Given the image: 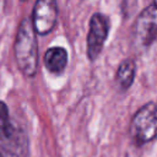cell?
<instances>
[{"label":"cell","instance_id":"5","mask_svg":"<svg viewBox=\"0 0 157 157\" xmlns=\"http://www.w3.org/2000/svg\"><path fill=\"white\" fill-rule=\"evenodd\" d=\"M58 18L56 0H37L32 13V25L36 33L44 36L54 28Z\"/></svg>","mask_w":157,"mask_h":157},{"label":"cell","instance_id":"4","mask_svg":"<svg viewBox=\"0 0 157 157\" xmlns=\"http://www.w3.org/2000/svg\"><path fill=\"white\" fill-rule=\"evenodd\" d=\"M109 32V21L102 13H93L87 34V58L94 61L101 54Z\"/></svg>","mask_w":157,"mask_h":157},{"label":"cell","instance_id":"1","mask_svg":"<svg viewBox=\"0 0 157 157\" xmlns=\"http://www.w3.org/2000/svg\"><path fill=\"white\" fill-rule=\"evenodd\" d=\"M15 58L18 69L26 76L33 77L36 75L38 67V44L36 31L28 17H25L18 26L15 40Z\"/></svg>","mask_w":157,"mask_h":157},{"label":"cell","instance_id":"7","mask_svg":"<svg viewBox=\"0 0 157 157\" xmlns=\"http://www.w3.org/2000/svg\"><path fill=\"white\" fill-rule=\"evenodd\" d=\"M135 74H136V64L132 59H125L119 64L115 72V81L123 91L130 88V86L134 82Z\"/></svg>","mask_w":157,"mask_h":157},{"label":"cell","instance_id":"3","mask_svg":"<svg viewBox=\"0 0 157 157\" xmlns=\"http://www.w3.org/2000/svg\"><path fill=\"white\" fill-rule=\"evenodd\" d=\"M132 39L140 48L157 42V6L150 5L137 15L132 26Z\"/></svg>","mask_w":157,"mask_h":157},{"label":"cell","instance_id":"2","mask_svg":"<svg viewBox=\"0 0 157 157\" xmlns=\"http://www.w3.org/2000/svg\"><path fill=\"white\" fill-rule=\"evenodd\" d=\"M130 136L136 146L157 139V104L147 102L134 114L130 121Z\"/></svg>","mask_w":157,"mask_h":157},{"label":"cell","instance_id":"10","mask_svg":"<svg viewBox=\"0 0 157 157\" xmlns=\"http://www.w3.org/2000/svg\"><path fill=\"white\" fill-rule=\"evenodd\" d=\"M0 157H4V156H2V155H1V153H0Z\"/></svg>","mask_w":157,"mask_h":157},{"label":"cell","instance_id":"9","mask_svg":"<svg viewBox=\"0 0 157 157\" xmlns=\"http://www.w3.org/2000/svg\"><path fill=\"white\" fill-rule=\"evenodd\" d=\"M153 5H155V6H157V0H153Z\"/></svg>","mask_w":157,"mask_h":157},{"label":"cell","instance_id":"8","mask_svg":"<svg viewBox=\"0 0 157 157\" xmlns=\"http://www.w3.org/2000/svg\"><path fill=\"white\" fill-rule=\"evenodd\" d=\"M16 128L10 119L7 105L4 102H0V140L4 144H12L16 140Z\"/></svg>","mask_w":157,"mask_h":157},{"label":"cell","instance_id":"6","mask_svg":"<svg viewBox=\"0 0 157 157\" xmlns=\"http://www.w3.org/2000/svg\"><path fill=\"white\" fill-rule=\"evenodd\" d=\"M44 65L52 74H61L67 65V52L61 47H52L44 54Z\"/></svg>","mask_w":157,"mask_h":157},{"label":"cell","instance_id":"11","mask_svg":"<svg viewBox=\"0 0 157 157\" xmlns=\"http://www.w3.org/2000/svg\"><path fill=\"white\" fill-rule=\"evenodd\" d=\"M21 1H26V0H21Z\"/></svg>","mask_w":157,"mask_h":157}]
</instances>
